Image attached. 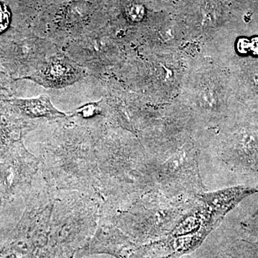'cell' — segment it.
I'll use <instances>...</instances> for the list:
<instances>
[{
    "instance_id": "cell-1",
    "label": "cell",
    "mask_w": 258,
    "mask_h": 258,
    "mask_svg": "<svg viewBox=\"0 0 258 258\" xmlns=\"http://www.w3.org/2000/svg\"><path fill=\"white\" fill-rule=\"evenodd\" d=\"M91 134L103 206L120 208L154 191L153 157L137 136L109 125Z\"/></svg>"
},
{
    "instance_id": "cell-2",
    "label": "cell",
    "mask_w": 258,
    "mask_h": 258,
    "mask_svg": "<svg viewBox=\"0 0 258 258\" xmlns=\"http://www.w3.org/2000/svg\"><path fill=\"white\" fill-rule=\"evenodd\" d=\"M39 158L42 175L52 187L101 198L95 141L86 127L66 124L57 128Z\"/></svg>"
},
{
    "instance_id": "cell-3",
    "label": "cell",
    "mask_w": 258,
    "mask_h": 258,
    "mask_svg": "<svg viewBox=\"0 0 258 258\" xmlns=\"http://www.w3.org/2000/svg\"><path fill=\"white\" fill-rule=\"evenodd\" d=\"M195 197L170 198L150 191L115 210L100 209V217L136 238L146 239L174 229L195 203Z\"/></svg>"
},
{
    "instance_id": "cell-4",
    "label": "cell",
    "mask_w": 258,
    "mask_h": 258,
    "mask_svg": "<svg viewBox=\"0 0 258 258\" xmlns=\"http://www.w3.org/2000/svg\"><path fill=\"white\" fill-rule=\"evenodd\" d=\"M193 132L153 155L154 191L168 198L195 197L205 190L199 167L200 149Z\"/></svg>"
},
{
    "instance_id": "cell-5",
    "label": "cell",
    "mask_w": 258,
    "mask_h": 258,
    "mask_svg": "<svg viewBox=\"0 0 258 258\" xmlns=\"http://www.w3.org/2000/svg\"><path fill=\"white\" fill-rule=\"evenodd\" d=\"M225 78L220 66L205 57L191 58L176 101L200 126H218L226 111Z\"/></svg>"
},
{
    "instance_id": "cell-6",
    "label": "cell",
    "mask_w": 258,
    "mask_h": 258,
    "mask_svg": "<svg viewBox=\"0 0 258 258\" xmlns=\"http://www.w3.org/2000/svg\"><path fill=\"white\" fill-rule=\"evenodd\" d=\"M102 200L97 195L77 191H58L50 225L52 252L72 249L96 230Z\"/></svg>"
},
{
    "instance_id": "cell-7",
    "label": "cell",
    "mask_w": 258,
    "mask_h": 258,
    "mask_svg": "<svg viewBox=\"0 0 258 258\" xmlns=\"http://www.w3.org/2000/svg\"><path fill=\"white\" fill-rule=\"evenodd\" d=\"M40 171V158L29 152L23 141L13 146L0 157V203L25 198Z\"/></svg>"
},
{
    "instance_id": "cell-8",
    "label": "cell",
    "mask_w": 258,
    "mask_h": 258,
    "mask_svg": "<svg viewBox=\"0 0 258 258\" xmlns=\"http://www.w3.org/2000/svg\"><path fill=\"white\" fill-rule=\"evenodd\" d=\"M45 40L35 36H13L0 38V64L15 79H25L47 57Z\"/></svg>"
},
{
    "instance_id": "cell-9",
    "label": "cell",
    "mask_w": 258,
    "mask_h": 258,
    "mask_svg": "<svg viewBox=\"0 0 258 258\" xmlns=\"http://www.w3.org/2000/svg\"><path fill=\"white\" fill-rule=\"evenodd\" d=\"M215 153L231 171L258 172V134L247 131L234 134L218 132L215 140Z\"/></svg>"
},
{
    "instance_id": "cell-10",
    "label": "cell",
    "mask_w": 258,
    "mask_h": 258,
    "mask_svg": "<svg viewBox=\"0 0 258 258\" xmlns=\"http://www.w3.org/2000/svg\"><path fill=\"white\" fill-rule=\"evenodd\" d=\"M87 76L86 69L63 52H52L25 79L47 88H62L74 84Z\"/></svg>"
},
{
    "instance_id": "cell-11",
    "label": "cell",
    "mask_w": 258,
    "mask_h": 258,
    "mask_svg": "<svg viewBox=\"0 0 258 258\" xmlns=\"http://www.w3.org/2000/svg\"><path fill=\"white\" fill-rule=\"evenodd\" d=\"M257 194L258 185H239L211 192L203 191L197 194L195 198L219 224L244 199Z\"/></svg>"
},
{
    "instance_id": "cell-12",
    "label": "cell",
    "mask_w": 258,
    "mask_h": 258,
    "mask_svg": "<svg viewBox=\"0 0 258 258\" xmlns=\"http://www.w3.org/2000/svg\"><path fill=\"white\" fill-rule=\"evenodd\" d=\"M37 125L36 122L20 116L3 100H0V157L23 141L24 137Z\"/></svg>"
},
{
    "instance_id": "cell-13",
    "label": "cell",
    "mask_w": 258,
    "mask_h": 258,
    "mask_svg": "<svg viewBox=\"0 0 258 258\" xmlns=\"http://www.w3.org/2000/svg\"><path fill=\"white\" fill-rule=\"evenodd\" d=\"M18 115L25 119L54 120L67 119L68 113L59 111L54 106L48 95L44 94L32 98L3 99Z\"/></svg>"
},
{
    "instance_id": "cell-14",
    "label": "cell",
    "mask_w": 258,
    "mask_h": 258,
    "mask_svg": "<svg viewBox=\"0 0 258 258\" xmlns=\"http://www.w3.org/2000/svg\"><path fill=\"white\" fill-rule=\"evenodd\" d=\"M97 117H101L106 119V103L103 100L90 102L76 108L74 111L69 112L67 119L78 118L90 121Z\"/></svg>"
},
{
    "instance_id": "cell-15",
    "label": "cell",
    "mask_w": 258,
    "mask_h": 258,
    "mask_svg": "<svg viewBox=\"0 0 258 258\" xmlns=\"http://www.w3.org/2000/svg\"><path fill=\"white\" fill-rule=\"evenodd\" d=\"M123 14L126 21L133 25H137L143 23L144 19L147 16V9L142 3L134 2L126 5L123 8Z\"/></svg>"
},
{
    "instance_id": "cell-16",
    "label": "cell",
    "mask_w": 258,
    "mask_h": 258,
    "mask_svg": "<svg viewBox=\"0 0 258 258\" xmlns=\"http://www.w3.org/2000/svg\"><path fill=\"white\" fill-rule=\"evenodd\" d=\"M15 79L0 64V99H10L14 96Z\"/></svg>"
},
{
    "instance_id": "cell-17",
    "label": "cell",
    "mask_w": 258,
    "mask_h": 258,
    "mask_svg": "<svg viewBox=\"0 0 258 258\" xmlns=\"http://www.w3.org/2000/svg\"><path fill=\"white\" fill-rule=\"evenodd\" d=\"M244 230L258 239V210L252 216L242 222Z\"/></svg>"
},
{
    "instance_id": "cell-18",
    "label": "cell",
    "mask_w": 258,
    "mask_h": 258,
    "mask_svg": "<svg viewBox=\"0 0 258 258\" xmlns=\"http://www.w3.org/2000/svg\"><path fill=\"white\" fill-rule=\"evenodd\" d=\"M10 23V13L6 7L0 5V32L8 28Z\"/></svg>"
},
{
    "instance_id": "cell-19",
    "label": "cell",
    "mask_w": 258,
    "mask_h": 258,
    "mask_svg": "<svg viewBox=\"0 0 258 258\" xmlns=\"http://www.w3.org/2000/svg\"><path fill=\"white\" fill-rule=\"evenodd\" d=\"M3 206V204H2L1 203H0V208H1V207Z\"/></svg>"
}]
</instances>
